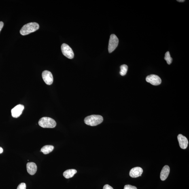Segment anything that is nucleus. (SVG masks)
Listing matches in <instances>:
<instances>
[{
  "label": "nucleus",
  "instance_id": "1",
  "mask_svg": "<svg viewBox=\"0 0 189 189\" xmlns=\"http://www.w3.org/2000/svg\"><path fill=\"white\" fill-rule=\"evenodd\" d=\"M39 28V25L37 22H30L22 27L20 30V33L22 35H27L36 31Z\"/></svg>",
  "mask_w": 189,
  "mask_h": 189
},
{
  "label": "nucleus",
  "instance_id": "2",
  "mask_svg": "<svg viewBox=\"0 0 189 189\" xmlns=\"http://www.w3.org/2000/svg\"><path fill=\"white\" fill-rule=\"evenodd\" d=\"M103 120L102 117L99 115H92L85 118L84 122L85 124L91 126H95L99 125Z\"/></svg>",
  "mask_w": 189,
  "mask_h": 189
},
{
  "label": "nucleus",
  "instance_id": "3",
  "mask_svg": "<svg viewBox=\"0 0 189 189\" xmlns=\"http://www.w3.org/2000/svg\"><path fill=\"white\" fill-rule=\"evenodd\" d=\"M38 123L41 127L43 128H53L55 127L56 125L55 120L48 117L41 118L39 120Z\"/></svg>",
  "mask_w": 189,
  "mask_h": 189
},
{
  "label": "nucleus",
  "instance_id": "4",
  "mask_svg": "<svg viewBox=\"0 0 189 189\" xmlns=\"http://www.w3.org/2000/svg\"><path fill=\"white\" fill-rule=\"evenodd\" d=\"M118 39L116 35L112 34L110 35L108 45V51L109 53H112L116 49L118 46Z\"/></svg>",
  "mask_w": 189,
  "mask_h": 189
},
{
  "label": "nucleus",
  "instance_id": "5",
  "mask_svg": "<svg viewBox=\"0 0 189 189\" xmlns=\"http://www.w3.org/2000/svg\"><path fill=\"white\" fill-rule=\"evenodd\" d=\"M61 49L64 56L69 59H72L74 57V53L72 49L69 45L63 43L61 45Z\"/></svg>",
  "mask_w": 189,
  "mask_h": 189
},
{
  "label": "nucleus",
  "instance_id": "6",
  "mask_svg": "<svg viewBox=\"0 0 189 189\" xmlns=\"http://www.w3.org/2000/svg\"><path fill=\"white\" fill-rule=\"evenodd\" d=\"M147 82L154 86H158L162 82L161 79L158 75L151 74L147 76L146 79Z\"/></svg>",
  "mask_w": 189,
  "mask_h": 189
},
{
  "label": "nucleus",
  "instance_id": "7",
  "mask_svg": "<svg viewBox=\"0 0 189 189\" xmlns=\"http://www.w3.org/2000/svg\"><path fill=\"white\" fill-rule=\"evenodd\" d=\"M42 75L43 81L47 84L50 85L53 84V77L50 71H45L43 72Z\"/></svg>",
  "mask_w": 189,
  "mask_h": 189
},
{
  "label": "nucleus",
  "instance_id": "8",
  "mask_svg": "<svg viewBox=\"0 0 189 189\" xmlns=\"http://www.w3.org/2000/svg\"><path fill=\"white\" fill-rule=\"evenodd\" d=\"M24 109V107L23 105H17L11 110L12 116L14 118H18L22 115Z\"/></svg>",
  "mask_w": 189,
  "mask_h": 189
},
{
  "label": "nucleus",
  "instance_id": "9",
  "mask_svg": "<svg viewBox=\"0 0 189 189\" xmlns=\"http://www.w3.org/2000/svg\"><path fill=\"white\" fill-rule=\"evenodd\" d=\"M177 139L181 148L183 149H186L188 144V141L186 137L181 134H179L177 136Z\"/></svg>",
  "mask_w": 189,
  "mask_h": 189
},
{
  "label": "nucleus",
  "instance_id": "10",
  "mask_svg": "<svg viewBox=\"0 0 189 189\" xmlns=\"http://www.w3.org/2000/svg\"><path fill=\"white\" fill-rule=\"evenodd\" d=\"M143 173V170L141 168L139 167L132 168L130 170L129 175L130 177L133 178H136L141 176Z\"/></svg>",
  "mask_w": 189,
  "mask_h": 189
},
{
  "label": "nucleus",
  "instance_id": "11",
  "mask_svg": "<svg viewBox=\"0 0 189 189\" xmlns=\"http://www.w3.org/2000/svg\"><path fill=\"white\" fill-rule=\"evenodd\" d=\"M28 173L30 175H33L36 172L37 167L35 163L33 162H28L26 165Z\"/></svg>",
  "mask_w": 189,
  "mask_h": 189
},
{
  "label": "nucleus",
  "instance_id": "12",
  "mask_svg": "<svg viewBox=\"0 0 189 189\" xmlns=\"http://www.w3.org/2000/svg\"><path fill=\"white\" fill-rule=\"evenodd\" d=\"M170 172L169 166L165 165L164 166L161 172L160 177L162 181L165 180L169 176Z\"/></svg>",
  "mask_w": 189,
  "mask_h": 189
},
{
  "label": "nucleus",
  "instance_id": "13",
  "mask_svg": "<svg viewBox=\"0 0 189 189\" xmlns=\"http://www.w3.org/2000/svg\"><path fill=\"white\" fill-rule=\"evenodd\" d=\"M75 169H69L66 170L63 173V175L66 179H69L73 177L77 173Z\"/></svg>",
  "mask_w": 189,
  "mask_h": 189
},
{
  "label": "nucleus",
  "instance_id": "14",
  "mask_svg": "<svg viewBox=\"0 0 189 189\" xmlns=\"http://www.w3.org/2000/svg\"><path fill=\"white\" fill-rule=\"evenodd\" d=\"M54 147L52 145H46L43 146L41 150V152H42L45 154H48L51 152H52L54 150Z\"/></svg>",
  "mask_w": 189,
  "mask_h": 189
},
{
  "label": "nucleus",
  "instance_id": "15",
  "mask_svg": "<svg viewBox=\"0 0 189 189\" xmlns=\"http://www.w3.org/2000/svg\"><path fill=\"white\" fill-rule=\"evenodd\" d=\"M120 69V75L123 76L125 75L126 73H127L128 69V66L126 65H123L121 66Z\"/></svg>",
  "mask_w": 189,
  "mask_h": 189
},
{
  "label": "nucleus",
  "instance_id": "16",
  "mask_svg": "<svg viewBox=\"0 0 189 189\" xmlns=\"http://www.w3.org/2000/svg\"><path fill=\"white\" fill-rule=\"evenodd\" d=\"M164 59L166 60L167 62V63L168 65H170L172 63V58L170 56V52L169 51L166 52L165 54V56L164 57Z\"/></svg>",
  "mask_w": 189,
  "mask_h": 189
},
{
  "label": "nucleus",
  "instance_id": "17",
  "mask_svg": "<svg viewBox=\"0 0 189 189\" xmlns=\"http://www.w3.org/2000/svg\"><path fill=\"white\" fill-rule=\"evenodd\" d=\"M26 187L25 183H22L18 185L17 189H26Z\"/></svg>",
  "mask_w": 189,
  "mask_h": 189
},
{
  "label": "nucleus",
  "instance_id": "18",
  "mask_svg": "<svg viewBox=\"0 0 189 189\" xmlns=\"http://www.w3.org/2000/svg\"><path fill=\"white\" fill-rule=\"evenodd\" d=\"M124 189H137V188L135 186L130 185H127L124 186Z\"/></svg>",
  "mask_w": 189,
  "mask_h": 189
},
{
  "label": "nucleus",
  "instance_id": "19",
  "mask_svg": "<svg viewBox=\"0 0 189 189\" xmlns=\"http://www.w3.org/2000/svg\"><path fill=\"white\" fill-rule=\"evenodd\" d=\"M103 189H113V188L109 185L107 184L104 186Z\"/></svg>",
  "mask_w": 189,
  "mask_h": 189
},
{
  "label": "nucleus",
  "instance_id": "20",
  "mask_svg": "<svg viewBox=\"0 0 189 189\" xmlns=\"http://www.w3.org/2000/svg\"><path fill=\"white\" fill-rule=\"evenodd\" d=\"M4 26V23L3 22H0V32H1V29H2V28Z\"/></svg>",
  "mask_w": 189,
  "mask_h": 189
},
{
  "label": "nucleus",
  "instance_id": "21",
  "mask_svg": "<svg viewBox=\"0 0 189 189\" xmlns=\"http://www.w3.org/2000/svg\"><path fill=\"white\" fill-rule=\"evenodd\" d=\"M3 152V150L1 147H0V154H2Z\"/></svg>",
  "mask_w": 189,
  "mask_h": 189
},
{
  "label": "nucleus",
  "instance_id": "22",
  "mask_svg": "<svg viewBox=\"0 0 189 189\" xmlns=\"http://www.w3.org/2000/svg\"><path fill=\"white\" fill-rule=\"evenodd\" d=\"M177 1L179 2H183L185 1L184 0H177Z\"/></svg>",
  "mask_w": 189,
  "mask_h": 189
}]
</instances>
